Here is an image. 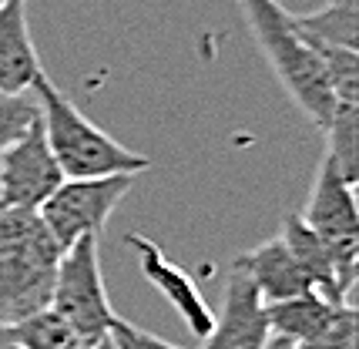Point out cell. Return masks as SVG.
<instances>
[{
	"instance_id": "15",
	"label": "cell",
	"mask_w": 359,
	"mask_h": 349,
	"mask_svg": "<svg viewBox=\"0 0 359 349\" xmlns=\"http://www.w3.org/2000/svg\"><path fill=\"white\" fill-rule=\"evenodd\" d=\"M11 349H91L57 313L41 309L11 326Z\"/></svg>"
},
{
	"instance_id": "12",
	"label": "cell",
	"mask_w": 359,
	"mask_h": 349,
	"mask_svg": "<svg viewBox=\"0 0 359 349\" xmlns=\"http://www.w3.org/2000/svg\"><path fill=\"white\" fill-rule=\"evenodd\" d=\"M343 306H339V302H329L326 296L316 292V289H306V292L289 296V299H279V302H266L269 333L279 336V339H289L292 346H296V343H306V339H313V336L323 333Z\"/></svg>"
},
{
	"instance_id": "5",
	"label": "cell",
	"mask_w": 359,
	"mask_h": 349,
	"mask_svg": "<svg viewBox=\"0 0 359 349\" xmlns=\"http://www.w3.org/2000/svg\"><path fill=\"white\" fill-rule=\"evenodd\" d=\"M316 232L336 262V279L346 299H353L359 269V208H356V185H349L336 161L323 155L313 178L309 202L299 215Z\"/></svg>"
},
{
	"instance_id": "21",
	"label": "cell",
	"mask_w": 359,
	"mask_h": 349,
	"mask_svg": "<svg viewBox=\"0 0 359 349\" xmlns=\"http://www.w3.org/2000/svg\"><path fill=\"white\" fill-rule=\"evenodd\" d=\"M4 4H7V0H0V7H4Z\"/></svg>"
},
{
	"instance_id": "10",
	"label": "cell",
	"mask_w": 359,
	"mask_h": 349,
	"mask_svg": "<svg viewBox=\"0 0 359 349\" xmlns=\"http://www.w3.org/2000/svg\"><path fill=\"white\" fill-rule=\"evenodd\" d=\"M41 71L44 67L31 37L27 0H7L0 7V91L27 95Z\"/></svg>"
},
{
	"instance_id": "8",
	"label": "cell",
	"mask_w": 359,
	"mask_h": 349,
	"mask_svg": "<svg viewBox=\"0 0 359 349\" xmlns=\"http://www.w3.org/2000/svg\"><path fill=\"white\" fill-rule=\"evenodd\" d=\"M272 339L266 319V302L252 279L242 269H229L222 313L212 319V329L205 333L202 349H266Z\"/></svg>"
},
{
	"instance_id": "13",
	"label": "cell",
	"mask_w": 359,
	"mask_h": 349,
	"mask_svg": "<svg viewBox=\"0 0 359 349\" xmlns=\"http://www.w3.org/2000/svg\"><path fill=\"white\" fill-rule=\"evenodd\" d=\"M282 238H285L289 252L296 255V262L302 266V272L309 275V282H313L316 292H323L329 302H339V306H343V302H353V299H346V292L339 289L336 262H332L329 249L316 238V232L302 222L299 215H285V222H282Z\"/></svg>"
},
{
	"instance_id": "2",
	"label": "cell",
	"mask_w": 359,
	"mask_h": 349,
	"mask_svg": "<svg viewBox=\"0 0 359 349\" xmlns=\"http://www.w3.org/2000/svg\"><path fill=\"white\" fill-rule=\"evenodd\" d=\"M238 4L252 31V41L259 44L272 74L285 88V95L296 101V108L319 131H326L329 114H332V88L313 41L299 31L292 14L279 0H238Z\"/></svg>"
},
{
	"instance_id": "16",
	"label": "cell",
	"mask_w": 359,
	"mask_h": 349,
	"mask_svg": "<svg viewBox=\"0 0 359 349\" xmlns=\"http://www.w3.org/2000/svg\"><path fill=\"white\" fill-rule=\"evenodd\" d=\"M41 118L37 101L31 95H4L0 91V151L14 144L27 128Z\"/></svg>"
},
{
	"instance_id": "18",
	"label": "cell",
	"mask_w": 359,
	"mask_h": 349,
	"mask_svg": "<svg viewBox=\"0 0 359 349\" xmlns=\"http://www.w3.org/2000/svg\"><path fill=\"white\" fill-rule=\"evenodd\" d=\"M108 339L114 349H182V346H175V343H168V339H161V336L135 326V322H128V319H121V316H114V322H111V329H108Z\"/></svg>"
},
{
	"instance_id": "7",
	"label": "cell",
	"mask_w": 359,
	"mask_h": 349,
	"mask_svg": "<svg viewBox=\"0 0 359 349\" xmlns=\"http://www.w3.org/2000/svg\"><path fill=\"white\" fill-rule=\"evenodd\" d=\"M64 182V172L47 148L41 118L14 144L0 151V208L37 212L54 189Z\"/></svg>"
},
{
	"instance_id": "19",
	"label": "cell",
	"mask_w": 359,
	"mask_h": 349,
	"mask_svg": "<svg viewBox=\"0 0 359 349\" xmlns=\"http://www.w3.org/2000/svg\"><path fill=\"white\" fill-rule=\"evenodd\" d=\"M0 349H11V326L0 322Z\"/></svg>"
},
{
	"instance_id": "1",
	"label": "cell",
	"mask_w": 359,
	"mask_h": 349,
	"mask_svg": "<svg viewBox=\"0 0 359 349\" xmlns=\"http://www.w3.org/2000/svg\"><path fill=\"white\" fill-rule=\"evenodd\" d=\"M41 128H44L47 148L57 161L64 178H104V174H141L148 172L151 158L131 151L121 142H114L108 131L88 121L81 108L64 95L44 71L31 84Z\"/></svg>"
},
{
	"instance_id": "17",
	"label": "cell",
	"mask_w": 359,
	"mask_h": 349,
	"mask_svg": "<svg viewBox=\"0 0 359 349\" xmlns=\"http://www.w3.org/2000/svg\"><path fill=\"white\" fill-rule=\"evenodd\" d=\"M356 333H359V313L353 302H346L323 333L306 339V343H296L292 349H356Z\"/></svg>"
},
{
	"instance_id": "20",
	"label": "cell",
	"mask_w": 359,
	"mask_h": 349,
	"mask_svg": "<svg viewBox=\"0 0 359 349\" xmlns=\"http://www.w3.org/2000/svg\"><path fill=\"white\" fill-rule=\"evenodd\" d=\"M266 349H292V343H289V339H279V336H272V339L266 343Z\"/></svg>"
},
{
	"instance_id": "4",
	"label": "cell",
	"mask_w": 359,
	"mask_h": 349,
	"mask_svg": "<svg viewBox=\"0 0 359 349\" xmlns=\"http://www.w3.org/2000/svg\"><path fill=\"white\" fill-rule=\"evenodd\" d=\"M47 309L57 313L88 346H97L101 339H108V329L118 313L111 309L108 289H104L97 235L78 238L61 252Z\"/></svg>"
},
{
	"instance_id": "6",
	"label": "cell",
	"mask_w": 359,
	"mask_h": 349,
	"mask_svg": "<svg viewBox=\"0 0 359 349\" xmlns=\"http://www.w3.org/2000/svg\"><path fill=\"white\" fill-rule=\"evenodd\" d=\"M138 185V174H104V178H64L54 195L37 208L44 228L61 245H74L78 238L101 235L114 208Z\"/></svg>"
},
{
	"instance_id": "11",
	"label": "cell",
	"mask_w": 359,
	"mask_h": 349,
	"mask_svg": "<svg viewBox=\"0 0 359 349\" xmlns=\"http://www.w3.org/2000/svg\"><path fill=\"white\" fill-rule=\"evenodd\" d=\"M232 266L249 275L252 286L259 289L262 302H279V299H289V296H299V292L313 289L309 275L302 272V266L296 262V255L289 252V245H285L282 235L266 238L262 245L242 252Z\"/></svg>"
},
{
	"instance_id": "14",
	"label": "cell",
	"mask_w": 359,
	"mask_h": 349,
	"mask_svg": "<svg viewBox=\"0 0 359 349\" xmlns=\"http://www.w3.org/2000/svg\"><path fill=\"white\" fill-rule=\"evenodd\" d=\"M292 20H296L299 31L309 34L313 41L359 50V0H329L323 11L292 14Z\"/></svg>"
},
{
	"instance_id": "9",
	"label": "cell",
	"mask_w": 359,
	"mask_h": 349,
	"mask_svg": "<svg viewBox=\"0 0 359 349\" xmlns=\"http://www.w3.org/2000/svg\"><path fill=\"white\" fill-rule=\"evenodd\" d=\"M128 245H131L135 255H138L141 275H144V279H148V282H151L165 299L172 302V309L182 316V322H185L188 329L198 336V339H205V333L212 329L215 313L208 309L202 289L191 282V275H188L178 262H172L168 255L161 252V249H158V242L138 235V232H128Z\"/></svg>"
},
{
	"instance_id": "3",
	"label": "cell",
	"mask_w": 359,
	"mask_h": 349,
	"mask_svg": "<svg viewBox=\"0 0 359 349\" xmlns=\"http://www.w3.org/2000/svg\"><path fill=\"white\" fill-rule=\"evenodd\" d=\"M61 245L50 238L37 212L0 208V322L47 309Z\"/></svg>"
}]
</instances>
